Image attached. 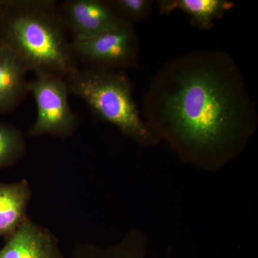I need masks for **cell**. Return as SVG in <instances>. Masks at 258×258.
Masks as SVG:
<instances>
[{
  "instance_id": "cell-1",
  "label": "cell",
  "mask_w": 258,
  "mask_h": 258,
  "mask_svg": "<svg viewBox=\"0 0 258 258\" xmlns=\"http://www.w3.org/2000/svg\"><path fill=\"white\" fill-rule=\"evenodd\" d=\"M144 121L180 161L221 170L244 152L257 130V110L243 75L223 51L198 50L166 62L142 103Z\"/></svg>"
},
{
  "instance_id": "cell-2",
  "label": "cell",
  "mask_w": 258,
  "mask_h": 258,
  "mask_svg": "<svg viewBox=\"0 0 258 258\" xmlns=\"http://www.w3.org/2000/svg\"><path fill=\"white\" fill-rule=\"evenodd\" d=\"M0 41L28 71L66 78L76 69L63 19L52 2H0Z\"/></svg>"
},
{
  "instance_id": "cell-3",
  "label": "cell",
  "mask_w": 258,
  "mask_h": 258,
  "mask_svg": "<svg viewBox=\"0 0 258 258\" xmlns=\"http://www.w3.org/2000/svg\"><path fill=\"white\" fill-rule=\"evenodd\" d=\"M69 93L86 102L95 117L116 127L141 147L160 143L140 115L132 84L116 70L76 68L66 77Z\"/></svg>"
},
{
  "instance_id": "cell-4",
  "label": "cell",
  "mask_w": 258,
  "mask_h": 258,
  "mask_svg": "<svg viewBox=\"0 0 258 258\" xmlns=\"http://www.w3.org/2000/svg\"><path fill=\"white\" fill-rule=\"evenodd\" d=\"M35 74V79L29 83V91L35 98L37 113L29 135L70 137L77 128L79 119L69 105L66 79L56 75Z\"/></svg>"
},
{
  "instance_id": "cell-5",
  "label": "cell",
  "mask_w": 258,
  "mask_h": 258,
  "mask_svg": "<svg viewBox=\"0 0 258 258\" xmlns=\"http://www.w3.org/2000/svg\"><path fill=\"white\" fill-rule=\"evenodd\" d=\"M71 48L88 67L117 70L139 66L140 44L133 24L128 22L98 35L74 40Z\"/></svg>"
},
{
  "instance_id": "cell-6",
  "label": "cell",
  "mask_w": 258,
  "mask_h": 258,
  "mask_svg": "<svg viewBox=\"0 0 258 258\" xmlns=\"http://www.w3.org/2000/svg\"><path fill=\"white\" fill-rule=\"evenodd\" d=\"M62 15L74 40L98 35L126 22L108 1L102 0H70L64 3Z\"/></svg>"
},
{
  "instance_id": "cell-7",
  "label": "cell",
  "mask_w": 258,
  "mask_h": 258,
  "mask_svg": "<svg viewBox=\"0 0 258 258\" xmlns=\"http://www.w3.org/2000/svg\"><path fill=\"white\" fill-rule=\"evenodd\" d=\"M0 249V258H66L48 229L26 217Z\"/></svg>"
},
{
  "instance_id": "cell-8",
  "label": "cell",
  "mask_w": 258,
  "mask_h": 258,
  "mask_svg": "<svg viewBox=\"0 0 258 258\" xmlns=\"http://www.w3.org/2000/svg\"><path fill=\"white\" fill-rule=\"evenodd\" d=\"M27 72L18 55L0 41V113L13 110L29 91Z\"/></svg>"
},
{
  "instance_id": "cell-9",
  "label": "cell",
  "mask_w": 258,
  "mask_h": 258,
  "mask_svg": "<svg viewBox=\"0 0 258 258\" xmlns=\"http://www.w3.org/2000/svg\"><path fill=\"white\" fill-rule=\"evenodd\" d=\"M30 198L31 189L26 179L0 183V238L10 237L26 219Z\"/></svg>"
},
{
  "instance_id": "cell-10",
  "label": "cell",
  "mask_w": 258,
  "mask_h": 258,
  "mask_svg": "<svg viewBox=\"0 0 258 258\" xmlns=\"http://www.w3.org/2000/svg\"><path fill=\"white\" fill-rule=\"evenodd\" d=\"M157 5L161 15L183 12L191 25L201 30H210L217 20L235 8V3L228 0H159Z\"/></svg>"
},
{
  "instance_id": "cell-11",
  "label": "cell",
  "mask_w": 258,
  "mask_h": 258,
  "mask_svg": "<svg viewBox=\"0 0 258 258\" xmlns=\"http://www.w3.org/2000/svg\"><path fill=\"white\" fill-rule=\"evenodd\" d=\"M147 239L140 231L132 230L117 242L106 247L79 244L71 258H147Z\"/></svg>"
},
{
  "instance_id": "cell-12",
  "label": "cell",
  "mask_w": 258,
  "mask_h": 258,
  "mask_svg": "<svg viewBox=\"0 0 258 258\" xmlns=\"http://www.w3.org/2000/svg\"><path fill=\"white\" fill-rule=\"evenodd\" d=\"M26 149L22 132L0 122V170L13 165L23 157Z\"/></svg>"
},
{
  "instance_id": "cell-13",
  "label": "cell",
  "mask_w": 258,
  "mask_h": 258,
  "mask_svg": "<svg viewBox=\"0 0 258 258\" xmlns=\"http://www.w3.org/2000/svg\"><path fill=\"white\" fill-rule=\"evenodd\" d=\"M108 3L120 18L131 24L147 18L154 5L152 0H108Z\"/></svg>"
}]
</instances>
